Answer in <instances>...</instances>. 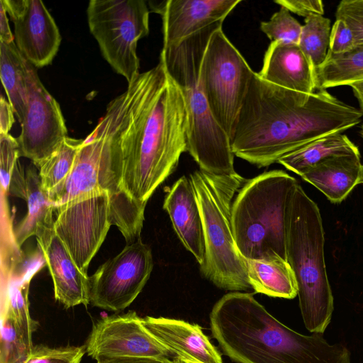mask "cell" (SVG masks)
<instances>
[{"label": "cell", "instance_id": "6da1fadb", "mask_svg": "<svg viewBox=\"0 0 363 363\" xmlns=\"http://www.w3.org/2000/svg\"><path fill=\"white\" fill-rule=\"evenodd\" d=\"M120 145L122 189L147 204L188 150V117L182 90L160 59L109 102Z\"/></svg>", "mask_w": 363, "mask_h": 363}, {"label": "cell", "instance_id": "7a4b0ae2", "mask_svg": "<svg viewBox=\"0 0 363 363\" xmlns=\"http://www.w3.org/2000/svg\"><path fill=\"white\" fill-rule=\"evenodd\" d=\"M362 118L359 109L326 90L308 95L269 83L255 72L231 148L235 156L267 167L315 140L358 125Z\"/></svg>", "mask_w": 363, "mask_h": 363}, {"label": "cell", "instance_id": "3957f363", "mask_svg": "<svg viewBox=\"0 0 363 363\" xmlns=\"http://www.w3.org/2000/svg\"><path fill=\"white\" fill-rule=\"evenodd\" d=\"M213 337L236 363H350V352L320 333L300 334L288 328L250 293L223 296L209 315Z\"/></svg>", "mask_w": 363, "mask_h": 363}, {"label": "cell", "instance_id": "277c9868", "mask_svg": "<svg viewBox=\"0 0 363 363\" xmlns=\"http://www.w3.org/2000/svg\"><path fill=\"white\" fill-rule=\"evenodd\" d=\"M215 23L182 43L162 48L160 59L183 94L188 117L187 152L200 169L215 174H232L234 154L228 135L214 119L199 79L200 67Z\"/></svg>", "mask_w": 363, "mask_h": 363}, {"label": "cell", "instance_id": "5b68a950", "mask_svg": "<svg viewBox=\"0 0 363 363\" xmlns=\"http://www.w3.org/2000/svg\"><path fill=\"white\" fill-rule=\"evenodd\" d=\"M286 249L297 284L299 307L306 329L323 334L334 299L324 258V231L317 204L296 184L286 211Z\"/></svg>", "mask_w": 363, "mask_h": 363}, {"label": "cell", "instance_id": "8992f818", "mask_svg": "<svg viewBox=\"0 0 363 363\" xmlns=\"http://www.w3.org/2000/svg\"><path fill=\"white\" fill-rule=\"evenodd\" d=\"M189 179L203 223L205 255L200 265L203 276L221 289L240 291L252 289L231 222L234 199L247 180L237 172L215 174L201 169L189 174Z\"/></svg>", "mask_w": 363, "mask_h": 363}, {"label": "cell", "instance_id": "52a82bcc", "mask_svg": "<svg viewBox=\"0 0 363 363\" xmlns=\"http://www.w3.org/2000/svg\"><path fill=\"white\" fill-rule=\"evenodd\" d=\"M296 180L283 170L265 172L247 180L231 210L233 235L245 259L278 256L287 261L286 211Z\"/></svg>", "mask_w": 363, "mask_h": 363}, {"label": "cell", "instance_id": "ba28073f", "mask_svg": "<svg viewBox=\"0 0 363 363\" xmlns=\"http://www.w3.org/2000/svg\"><path fill=\"white\" fill-rule=\"evenodd\" d=\"M149 9L143 0H91L86 15L101 54L128 84L139 74L138 40L149 33Z\"/></svg>", "mask_w": 363, "mask_h": 363}, {"label": "cell", "instance_id": "9c48e42d", "mask_svg": "<svg viewBox=\"0 0 363 363\" xmlns=\"http://www.w3.org/2000/svg\"><path fill=\"white\" fill-rule=\"evenodd\" d=\"M219 26L211 35L199 79L211 112L230 140L255 72Z\"/></svg>", "mask_w": 363, "mask_h": 363}, {"label": "cell", "instance_id": "30bf717a", "mask_svg": "<svg viewBox=\"0 0 363 363\" xmlns=\"http://www.w3.org/2000/svg\"><path fill=\"white\" fill-rule=\"evenodd\" d=\"M122 178L121 147L111 113L106 109L96 126L83 140L67 179L48 196L54 206L100 191L115 196L125 192Z\"/></svg>", "mask_w": 363, "mask_h": 363}, {"label": "cell", "instance_id": "8fae6325", "mask_svg": "<svg viewBox=\"0 0 363 363\" xmlns=\"http://www.w3.org/2000/svg\"><path fill=\"white\" fill-rule=\"evenodd\" d=\"M54 229L79 269L88 267L113 225L107 191L85 195L55 206Z\"/></svg>", "mask_w": 363, "mask_h": 363}, {"label": "cell", "instance_id": "7c38bea8", "mask_svg": "<svg viewBox=\"0 0 363 363\" xmlns=\"http://www.w3.org/2000/svg\"><path fill=\"white\" fill-rule=\"evenodd\" d=\"M152 268V252L147 245L141 239L127 244L89 277L90 303L108 311L125 309L141 292Z\"/></svg>", "mask_w": 363, "mask_h": 363}, {"label": "cell", "instance_id": "4fadbf2b", "mask_svg": "<svg viewBox=\"0 0 363 363\" xmlns=\"http://www.w3.org/2000/svg\"><path fill=\"white\" fill-rule=\"evenodd\" d=\"M35 68L29 62L27 105L21 131L16 139L20 157L30 159L36 167L68 135L60 105L42 84Z\"/></svg>", "mask_w": 363, "mask_h": 363}, {"label": "cell", "instance_id": "5bb4252c", "mask_svg": "<svg viewBox=\"0 0 363 363\" xmlns=\"http://www.w3.org/2000/svg\"><path fill=\"white\" fill-rule=\"evenodd\" d=\"M86 352L99 357H167L173 355L145 328L135 311L102 317L93 325Z\"/></svg>", "mask_w": 363, "mask_h": 363}, {"label": "cell", "instance_id": "9a60e30c", "mask_svg": "<svg viewBox=\"0 0 363 363\" xmlns=\"http://www.w3.org/2000/svg\"><path fill=\"white\" fill-rule=\"evenodd\" d=\"M14 26V42L23 57L35 67L52 63L62 37L42 1L1 0Z\"/></svg>", "mask_w": 363, "mask_h": 363}, {"label": "cell", "instance_id": "2e32d148", "mask_svg": "<svg viewBox=\"0 0 363 363\" xmlns=\"http://www.w3.org/2000/svg\"><path fill=\"white\" fill-rule=\"evenodd\" d=\"M242 0H167L151 5L162 16L163 48L179 44L219 22Z\"/></svg>", "mask_w": 363, "mask_h": 363}, {"label": "cell", "instance_id": "e0dca14e", "mask_svg": "<svg viewBox=\"0 0 363 363\" xmlns=\"http://www.w3.org/2000/svg\"><path fill=\"white\" fill-rule=\"evenodd\" d=\"M53 224L40 228L35 237L53 281L55 298L66 308L87 306L90 303L89 277L77 267Z\"/></svg>", "mask_w": 363, "mask_h": 363}, {"label": "cell", "instance_id": "ac0fdd59", "mask_svg": "<svg viewBox=\"0 0 363 363\" xmlns=\"http://www.w3.org/2000/svg\"><path fill=\"white\" fill-rule=\"evenodd\" d=\"M145 328L174 357L191 363H223L221 355L198 324L164 318H143Z\"/></svg>", "mask_w": 363, "mask_h": 363}, {"label": "cell", "instance_id": "d6986e66", "mask_svg": "<svg viewBox=\"0 0 363 363\" xmlns=\"http://www.w3.org/2000/svg\"><path fill=\"white\" fill-rule=\"evenodd\" d=\"M31 163L26 169L16 162L10 181L9 192L26 201L27 213L13 230L14 240L20 247L38 230L54 222L55 206L43 189L39 172Z\"/></svg>", "mask_w": 363, "mask_h": 363}, {"label": "cell", "instance_id": "ffe728a7", "mask_svg": "<svg viewBox=\"0 0 363 363\" xmlns=\"http://www.w3.org/2000/svg\"><path fill=\"white\" fill-rule=\"evenodd\" d=\"M163 208L167 212L180 241L201 265L205 255L203 223L189 178L182 176L168 189Z\"/></svg>", "mask_w": 363, "mask_h": 363}, {"label": "cell", "instance_id": "44dd1931", "mask_svg": "<svg viewBox=\"0 0 363 363\" xmlns=\"http://www.w3.org/2000/svg\"><path fill=\"white\" fill-rule=\"evenodd\" d=\"M257 74L269 83L305 94L315 90L313 70L298 45L272 41Z\"/></svg>", "mask_w": 363, "mask_h": 363}, {"label": "cell", "instance_id": "7402d4cb", "mask_svg": "<svg viewBox=\"0 0 363 363\" xmlns=\"http://www.w3.org/2000/svg\"><path fill=\"white\" fill-rule=\"evenodd\" d=\"M362 164L360 155H345L325 160L301 177L333 203H340L360 184Z\"/></svg>", "mask_w": 363, "mask_h": 363}, {"label": "cell", "instance_id": "603a6c76", "mask_svg": "<svg viewBox=\"0 0 363 363\" xmlns=\"http://www.w3.org/2000/svg\"><path fill=\"white\" fill-rule=\"evenodd\" d=\"M245 262L249 283L256 293L288 299L298 295L296 278L286 260L275 256Z\"/></svg>", "mask_w": 363, "mask_h": 363}, {"label": "cell", "instance_id": "cb8c5ba5", "mask_svg": "<svg viewBox=\"0 0 363 363\" xmlns=\"http://www.w3.org/2000/svg\"><path fill=\"white\" fill-rule=\"evenodd\" d=\"M360 155L358 147L342 133L325 135L286 155L278 161L289 170L301 176L329 158Z\"/></svg>", "mask_w": 363, "mask_h": 363}, {"label": "cell", "instance_id": "d4e9b609", "mask_svg": "<svg viewBox=\"0 0 363 363\" xmlns=\"http://www.w3.org/2000/svg\"><path fill=\"white\" fill-rule=\"evenodd\" d=\"M29 62L17 48L15 42H0V77L9 102L20 123L27 105L26 76Z\"/></svg>", "mask_w": 363, "mask_h": 363}, {"label": "cell", "instance_id": "484cf974", "mask_svg": "<svg viewBox=\"0 0 363 363\" xmlns=\"http://www.w3.org/2000/svg\"><path fill=\"white\" fill-rule=\"evenodd\" d=\"M313 76L318 91L363 81V45L343 53L328 50L324 62L314 70Z\"/></svg>", "mask_w": 363, "mask_h": 363}, {"label": "cell", "instance_id": "4316f807", "mask_svg": "<svg viewBox=\"0 0 363 363\" xmlns=\"http://www.w3.org/2000/svg\"><path fill=\"white\" fill-rule=\"evenodd\" d=\"M82 141L67 136L50 156L36 166L42 186L48 194L59 187L67 179Z\"/></svg>", "mask_w": 363, "mask_h": 363}, {"label": "cell", "instance_id": "83f0119b", "mask_svg": "<svg viewBox=\"0 0 363 363\" xmlns=\"http://www.w3.org/2000/svg\"><path fill=\"white\" fill-rule=\"evenodd\" d=\"M298 46L314 70L325 60L330 46V20L314 14L304 20Z\"/></svg>", "mask_w": 363, "mask_h": 363}, {"label": "cell", "instance_id": "f1b7e54d", "mask_svg": "<svg viewBox=\"0 0 363 363\" xmlns=\"http://www.w3.org/2000/svg\"><path fill=\"white\" fill-rule=\"evenodd\" d=\"M33 347L32 334L6 311H1L0 363H23Z\"/></svg>", "mask_w": 363, "mask_h": 363}, {"label": "cell", "instance_id": "f546056e", "mask_svg": "<svg viewBox=\"0 0 363 363\" xmlns=\"http://www.w3.org/2000/svg\"><path fill=\"white\" fill-rule=\"evenodd\" d=\"M260 29L272 42L298 45L302 25L286 8L280 6L279 10L269 21L261 23Z\"/></svg>", "mask_w": 363, "mask_h": 363}, {"label": "cell", "instance_id": "4dcf8cb0", "mask_svg": "<svg viewBox=\"0 0 363 363\" xmlns=\"http://www.w3.org/2000/svg\"><path fill=\"white\" fill-rule=\"evenodd\" d=\"M85 351L84 347L51 348L40 345L33 346L23 363H80Z\"/></svg>", "mask_w": 363, "mask_h": 363}, {"label": "cell", "instance_id": "1f68e13d", "mask_svg": "<svg viewBox=\"0 0 363 363\" xmlns=\"http://www.w3.org/2000/svg\"><path fill=\"white\" fill-rule=\"evenodd\" d=\"M20 157L17 139L11 135L0 134V173L2 195L9 192L12 172Z\"/></svg>", "mask_w": 363, "mask_h": 363}, {"label": "cell", "instance_id": "d6a6232c", "mask_svg": "<svg viewBox=\"0 0 363 363\" xmlns=\"http://www.w3.org/2000/svg\"><path fill=\"white\" fill-rule=\"evenodd\" d=\"M336 19H341L353 32L357 46L363 45V0H343L336 9Z\"/></svg>", "mask_w": 363, "mask_h": 363}, {"label": "cell", "instance_id": "836d02e7", "mask_svg": "<svg viewBox=\"0 0 363 363\" xmlns=\"http://www.w3.org/2000/svg\"><path fill=\"white\" fill-rule=\"evenodd\" d=\"M357 47L353 32L341 19H336L331 27L329 51L338 54Z\"/></svg>", "mask_w": 363, "mask_h": 363}, {"label": "cell", "instance_id": "e575fe53", "mask_svg": "<svg viewBox=\"0 0 363 363\" xmlns=\"http://www.w3.org/2000/svg\"><path fill=\"white\" fill-rule=\"evenodd\" d=\"M274 3L305 18L314 14H324V4L320 0H276Z\"/></svg>", "mask_w": 363, "mask_h": 363}, {"label": "cell", "instance_id": "d590c367", "mask_svg": "<svg viewBox=\"0 0 363 363\" xmlns=\"http://www.w3.org/2000/svg\"><path fill=\"white\" fill-rule=\"evenodd\" d=\"M97 363H174L167 357H99Z\"/></svg>", "mask_w": 363, "mask_h": 363}, {"label": "cell", "instance_id": "8d00e7d4", "mask_svg": "<svg viewBox=\"0 0 363 363\" xmlns=\"http://www.w3.org/2000/svg\"><path fill=\"white\" fill-rule=\"evenodd\" d=\"M14 111L10 103L1 96L0 100V134H9L14 123Z\"/></svg>", "mask_w": 363, "mask_h": 363}, {"label": "cell", "instance_id": "74e56055", "mask_svg": "<svg viewBox=\"0 0 363 363\" xmlns=\"http://www.w3.org/2000/svg\"><path fill=\"white\" fill-rule=\"evenodd\" d=\"M0 42L11 43L14 42V36L12 33L7 13L4 9L3 5L0 3Z\"/></svg>", "mask_w": 363, "mask_h": 363}, {"label": "cell", "instance_id": "f35d334b", "mask_svg": "<svg viewBox=\"0 0 363 363\" xmlns=\"http://www.w3.org/2000/svg\"><path fill=\"white\" fill-rule=\"evenodd\" d=\"M350 86L352 88L353 94L358 101L359 111L363 116V81L353 83Z\"/></svg>", "mask_w": 363, "mask_h": 363}, {"label": "cell", "instance_id": "ab89813d", "mask_svg": "<svg viewBox=\"0 0 363 363\" xmlns=\"http://www.w3.org/2000/svg\"><path fill=\"white\" fill-rule=\"evenodd\" d=\"M173 362L174 363H191L179 357H174Z\"/></svg>", "mask_w": 363, "mask_h": 363}, {"label": "cell", "instance_id": "60d3db41", "mask_svg": "<svg viewBox=\"0 0 363 363\" xmlns=\"http://www.w3.org/2000/svg\"><path fill=\"white\" fill-rule=\"evenodd\" d=\"M361 135L363 138V125H362V128H361ZM360 184H363V164H362V179H361Z\"/></svg>", "mask_w": 363, "mask_h": 363}]
</instances>
